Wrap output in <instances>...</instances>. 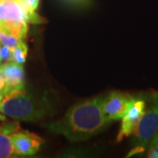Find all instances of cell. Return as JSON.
<instances>
[{
  "label": "cell",
  "mask_w": 158,
  "mask_h": 158,
  "mask_svg": "<svg viewBox=\"0 0 158 158\" xmlns=\"http://www.w3.org/2000/svg\"><path fill=\"white\" fill-rule=\"evenodd\" d=\"M13 154L14 148L11 135L0 132V158L11 157Z\"/></svg>",
  "instance_id": "9c48e42d"
},
{
  "label": "cell",
  "mask_w": 158,
  "mask_h": 158,
  "mask_svg": "<svg viewBox=\"0 0 158 158\" xmlns=\"http://www.w3.org/2000/svg\"><path fill=\"white\" fill-rule=\"evenodd\" d=\"M25 1L27 2V4L33 10H34V11L38 8L40 0H25Z\"/></svg>",
  "instance_id": "5bb4252c"
},
{
  "label": "cell",
  "mask_w": 158,
  "mask_h": 158,
  "mask_svg": "<svg viewBox=\"0 0 158 158\" xmlns=\"http://www.w3.org/2000/svg\"><path fill=\"white\" fill-rule=\"evenodd\" d=\"M6 88V79L0 73V94L4 96V90Z\"/></svg>",
  "instance_id": "9a60e30c"
},
{
  "label": "cell",
  "mask_w": 158,
  "mask_h": 158,
  "mask_svg": "<svg viewBox=\"0 0 158 158\" xmlns=\"http://www.w3.org/2000/svg\"><path fill=\"white\" fill-rule=\"evenodd\" d=\"M0 22L8 26L28 27L27 23L40 24L46 20L25 0H0Z\"/></svg>",
  "instance_id": "277c9868"
},
{
  "label": "cell",
  "mask_w": 158,
  "mask_h": 158,
  "mask_svg": "<svg viewBox=\"0 0 158 158\" xmlns=\"http://www.w3.org/2000/svg\"><path fill=\"white\" fill-rule=\"evenodd\" d=\"M148 148V157L158 158V131L153 137L152 141H150Z\"/></svg>",
  "instance_id": "8fae6325"
},
{
  "label": "cell",
  "mask_w": 158,
  "mask_h": 158,
  "mask_svg": "<svg viewBox=\"0 0 158 158\" xmlns=\"http://www.w3.org/2000/svg\"><path fill=\"white\" fill-rule=\"evenodd\" d=\"M1 45V44H0ZM1 62H2V60H1V57H0V64H1Z\"/></svg>",
  "instance_id": "e0dca14e"
},
{
  "label": "cell",
  "mask_w": 158,
  "mask_h": 158,
  "mask_svg": "<svg viewBox=\"0 0 158 158\" xmlns=\"http://www.w3.org/2000/svg\"><path fill=\"white\" fill-rule=\"evenodd\" d=\"M146 101L142 98H135L128 110L122 117L121 127L118 132L117 141H121L125 137L133 134L142 115L145 113Z\"/></svg>",
  "instance_id": "8992f818"
},
{
  "label": "cell",
  "mask_w": 158,
  "mask_h": 158,
  "mask_svg": "<svg viewBox=\"0 0 158 158\" xmlns=\"http://www.w3.org/2000/svg\"><path fill=\"white\" fill-rule=\"evenodd\" d=\"M0 73L6 79L4 95L13 90L25 89V72L22 64L15 62H6L0 66Z\"/></svg>",
  "instance_id": "ba28073f"
},
{
  "label": "cell",
  "mask_w": 158,
  "mask_h": 158,
  "mask_svg": "<svg viewBox=\"0 0 158 158\" xmlns=\"http://www.w3.org/2000/svg\"><path fill=\"white\" fill-rule=\"evenodd\" d=\"M12 48L6 45H0V57L4 62H11L12 60Z\"/></svg>",
  "instance_id": "7c38bea8"
},
{
  "label": "cell",
  "mask_w": 158,
  "mask_h": 158,
  "mask_svg": "<svg viewBox=\"0 0 158 158\" xmlns=\"http://www.w3.org/2000/svg\"><path fill=\"white\" fill-rule=\"evenodd\" d=\"M2 98H3V95H1V94H0V100H1Z\"/></svg>",
  "instance_id": "2e32d148"
},
{
  "label": "cell",
  "mask_w": 158,
  "mask_h": 158,
  "mask_svg": "<svg viewBox=\"0 0 158 158\" xmlns=\"http://www.w3.org/2000/svg\"><path fill=\"white\" fill-rule=\"evenodd\" d=\"M14 154L32 156L38 152L43 140L39 135L30 132H15L11 135Z\"/></svg>",
  "instance_id": "52a82bcc"
},
{
  "label": "cell",
  "mask_w": 158,
  "mask_h": 158,
  "mask_svg": "<svg viewBox=\"0 0 158 158\" xmlns=\"http://www.w3.org/2000/svg\"><path fill=\"white\" fill-rule=\"evenodd\" d=\"M0 113L25 121H35L47 113L46 105L28 94L25 89L7 92L0 100Z\"/></svg>",
  "instance_id": "7a4b0ae2"
},
{
  "label": "cell",
  "mask_w": 158,
  "mask_h": 158,
  "mask_svg": "<svg viewBox=\"0 0 158 158\" xmlns=\"http://www.w3.org/2000/svg\"><path fill=\"white\" fill-rule=\"evenodd\" d=\"M134 99L135 98L125 93L116 91L112 92L104 99L102 106V110L106 119L110 122L111 120L122 118Z\"/></svg>",
  "instance_id": "5b68a950"
},
{
  "label": "cell",
  "mask_w": 158,
  "mask_h": 158,
  "mask_svg": "<svg viewBox=\"0 0 158 158\" xmlns=\"http://www.w3.org/2000/svg\"><path fill=\"white\" fill-rule=\"evenodd\" d=\"M68 4L74 6H78V7H85L90 5V0H64Z\"/></svg>",
  "instance_id": "4fadbf2b"
},
{
  "label": "cell",
  "mask_w": 158,
  "mask_h": 158,
  "mask_svg": "<svg viewBox=\"0 0 158 158\" xmlns=\"http://www.w3.org/2000/svg\"><path fill=\"white\" fill-rule=\"evenodd\" d=\"M158 131V93L152 98L150 107L144 114L133 132V147L128 157L143 153L148 147L153 137Z\"/></svg>",
  "instance_id": "3957f363"
},
{
  "label": "cell",
  "mask_w": 158,
  "mask_h": 158,
  "mask_svg": "<svg viewBox=\"0 0 158 158\" xmlns=\"http://www.w3.org/2000/svg\"><path fill=\"white\" fill-rule=\"evenodd\" d=\"M27 52H28L27 46L24 41H22L17 47L12 48V60H11V62H17L19 64L25 63L27 61Z\"/></svg>",
  "instance_id": "30bf717a"
},
{
  "label": "cell",
  "mask_w": 158,
  "mask_h": 158,
  "mask_svg": "<svg viewBox=\"0 0 158 158\" xmlns=\"http://www.w3.org/2000/svg\"><path fill=\"white\" fill-rule=\"evenodd\" d=\"M104 99L95 98L75 105L61 119L48 125V129L70 141H85L96 135L109 123L102 110Z\"/></svg>",
  "instance_id": "6da1fadb"
}]
</instances>
